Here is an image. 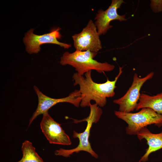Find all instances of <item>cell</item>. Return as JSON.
Here are the masks:
<instances>
[{
    "mask_svg": "<svg viewBox=\"0 0 162 162\" xmlns=\"http://www.w3.org/2000/svg\"><path fill=\"white\" fill-rule=\"evenodd\" d=\"M91 72L86 73L85 77L77 72L73 76L74 86L78 85L80 87L81 98L80 106L83 107L89 106L91 101L93 100L99 106L103 107L106 104L107 98L112 97L115 95L116 84L122 73V68L119 67V73L114 80L110 81L107 79L105 82L101 83L94 81Z\"/></svg>",
    "mask_w": 162,
    "mask_h": 162,
    "instance_id": "1",
    "label": "cell"
},
{
    "mask_svg": "<svg viewBox=\"0 0 162 162\" xmlns=\"http://www.w3.org/2000/svg\"><path fill=\"white\" fill-rule=\"evenodd\" d=\"M96 104H90L89 106L90 113L86 118L81 120H74V122L76 123L83 121H86L87 122L86 128L83 132L78 133L75 131H73V137L74 138H78L79 140L78 145L72 149L59 148L55 152V155L68 157L74 153H78L80 151H84L88 152L95 158H98V155L92 149L89 141L91 128L92 124L99 121L103 113L101 109Z\"/></svg>",
    "mask_w": 162,
    "mask_h": 162,
    "instance_id": "3",
    "label": "cell"
},
{
    "mask_svg": "<svg viewBox=\"0 0 162 162\" xmlns=\"http://www.w3.org/2000/svg\"><path fill=\"white\" fill-rule=\"evenodd\" d=\"M154 73L152 72L143 78L139 77L135 73L130 87L126 93L121 98L114 100L113 102L119 106V111L130 112L136 109L139 100L140 90L144 84L153 76Z\"/></svg>",
    "mask_w": 162,
    "mask_h": 162,
    "instance_id": "6",
    "label": "cell"
},
{
    "mask_svg": "<svg viewBox=\"0 0 162 162\" xmlns=\"http://www.w3.org/2000/svg\"><path fill=\"white\" fill-rule=\"evenodd\" d=\"M124 2L123 0H112L106 10L100 9L98 11L94 23L100 35L105 34L112 27L110 24L111 21L118 20L121 22L127 20L125 14L120 15L117 12L118 9Z\"/></svg>",
    "mask_w": 162,
    "mask_h": 162,
    "instance_id": "10",
    "label": "cell"
},
{
    "mask_svg": "<svg viewBox=\"0 0 162 162\" xmlns=\"http://www.w3.org/2000/svg\"><path fill=\"white\" fill-rule=\"evenodd\" d=\"M136 135L140 140L145 139L148 146L146 153L139 162L147 161L150 154L162 148V131L158 134H153L145 127L142 128Z\"/></svg>",
    "mask_w": 162,
    "mask_h": 162,
    "instance_id": "11",
    "label": "cell"
},
{
    "mask_svg": "<svg viewBox=\"0 0 162 162\" xmlns=\"http://www.w3.org/2000/svg\"><path fill=\"white\" fill-rule=\"evenodd\" d=\"M61 29L59 27L54 28L50 33L41 35L34 34V29H30L26 34L23 38L27 52L30 54L37 53L40 50V46L46 43L58 45L64 49L70 48L71 46L70 44L61 42L58 40L62 37L59 32Z\"/></svg>",
    "mask_w": 162,
    "mask_h": 162,
    "instance_id": "7",
    "label": "cell"
},
{
    "mask_svg": "<svg viewBox=\"0 0 162 162\" xmlns=\"http://www.w3.org/2000/svg\"><path fill=\"white\" fill-rule=\"evenodd\" d=\"M33 88L38 97V104L35 111L29 119V126L38 116L48 112L50 109L58 103H68L76 107H78L80 104L81 98L79 90H74L66 97L54 98L49 97L43 94L36 86H34Z\"/></svg>",
    "mask_w": 162,
    "mask_h": 162,
    "instance_id": "8",
    "label": "cell"
},
{
    "mask_svg": "<svg viewBox=\"0 0 162 162\" xmlns=\"http://www.w3.org/2000/svg\"><path fill=\"white\" fill-rule=\"evenodd\" d=\"M150 6L152 11L155 13L162 12V0H152Z\"/></svg>",
    "mask_w": 162,
    "mask_h": 162,
    "instance_id": "14",
    "label": "cell"
},
{
    "mask_svg": "<svg viewBox=\"0 0 162 162\" xmlns=\"http://www.w3.org/2000/svg\"><path fill=\"white\" fill-rule=\"evenodd\" d=\"M149 108L162 115V92L153 96L142 93L140 94L136 110Z\"/></svg>",
    "mask_w": 162,
    "mask_h": 162,
    "instance_id": "12",
    "label": "cell"
},
{
    "mask_svg": "<svg viewBox=\"0 0 162 162\" xmlns=\"http://www.w3.org/2000/svg\"><path fill=\"white\" fill-rule=\"evenodd\" d=\"M97 54V53L89 50H76L72 53L66 51L61 57L60 63L63 65L68 64L72 66L81 76L92 70L101 73L111 71L114 69L115 67L113 64L106 62H99L94 60V58Z\"/></svg>",
    "mask_w": 162,
    "mask_h": 162,
    "instance_id": "2",
    "label": "cell"
},
{
    "mask_svg": "<svg viewBox=\"0 0 162 162\" xmlns=\"http://www.w3.org/2000/svg\"><path fill=\"white\" fill-rule=\"evenodd\" d=\"M43 115L40 123L42 131L50 144L69 145L72 143L69 136L59 124L47 112Z\"/></svg>",
    "mask_w": 162,
    "mask_h": 162,
    "instance_id": "9",
    "label": "cell"
},
{
    "mask_svg": "<svg viewBox=\"0 0 162 162\" xmlns=\"http://www.w3.org/2000/svg\"><path fill=\"white\" fill-rule=\"evenodd\" d=\"M114 113L128 124L125 130L128 135H136L142 128L148 125L154 124L159 127L162 126V115L149 108H142L136 113L115 111Z\"/></svg>",
    "mask_w": 162,
    "mask_h": 162,
    "instance_id": "4",
    "label": "cell"
},
{
    "mask_svg": "<svg viewBox=\"0 0 162 162\" xmlns=\"http://www.w3.org/2000/svg\"><path fill=\"white\" fill-rule=\"evenodd\" d=\"M22 156L17 162H44L35 151L32 143L26 140L22 143L21 147Z\"/></svg>",
    "mask_w": 162,
    "mask_h": 162,
    "instance_id": "13",
    "label": "cell"
},
{
    "mask_svg": "<svg viewBox=\"0 0 162 162\" xmlns=\"http://www.w3.org/2000/svg\"><path fill=\"white\" fill-rule=\"evenodd\" d=\"M100 36L94 23L90 20L81 32L72 36L74 47L77 50L97 53L102 48Z\"/></svg>",
    "mask_w": 162,
    "mask_h": 162,
    "instance_id": "5",
    "label": "cell"
}]
</instances>
